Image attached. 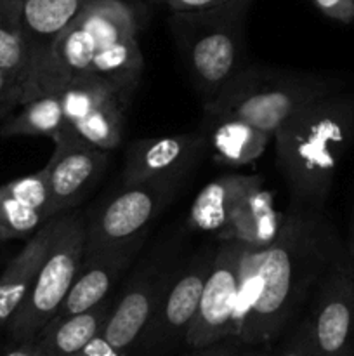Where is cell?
I'll return each instance as SVG.
<instances>
[{
    "instance_id": "3957f363",
    "label": "cell",
    "mask_w": 354,
    "mask_h": 356,
    "mask_svg": "<svg viewBox=\"0 0 354 356\" xmlns=\"http://www.w3.org/2000/svg\"><path fill=\"white\" fill-rule=\"evenodd\" d=\"M347 86L335 75L248 63L203 104V111L236 115L274 134L295 113Z\"/></svg>"
},
{
    "instance_id": "603a6c76",
    "label": "cell",
    "mask_w": 354,
    "mask_h": 356,
    "mask_svg": "<svg viewBox=\"0 0 354 356\" xmlns=\"http://www.w3.org/2000/svg\"><path fill=\"white\" fill-rule=\"evenodd\" d=\"M127 108L128 103L113 94L69 129L90 145L111 152L120 146L124 138Z\"/></svg>"
},
{
    "instance_id": "7402d4cb",
    "label": "cell",
    "mask_w": 354,
    "mask_h": 356,
    "mask_svg": "<svg viewBox=\"0 0 354 356\" xmlns=\"http://www.w3.org/2000/svg\"><path fill=\"white\" fill-rule=\"evenodd\" d=\"M19 108L2 122L0 138H47L54 143L68 129L58 94H42Z\"/></svg>"
},
{
    "instance_id": "ba28073f",
    "label": "cell",
    "mask_w": 354,
    "mask_h": 356,
    "mask_svg": "<svg viewBox=\"0 0 354 356\" xmlns=\"http://www.w3.org/2000/svg\"><path fill=\"white\" fill-rule=\"evenodd\" d=\"M215 249L201 250L176 273H170L155 315L130 356H169L184 344L196 316Z\"/></svg>"
},
{
    "instance_id": "4fadbf2b",
    "label": "cell",
    "mask_w": 354,
    "mask_h": 356,
    "mask_svg": "<svg viewBox=\"0 0 354 356\" xmlns=\"http://www.w3.org/2000/svg\"><path fill=\"white\" fill-rule=\"evenodd\" d=\"M87 2L89 0H21V30L26 54L23 103L38 96L56 42Z\"/></svg>"
},
{
    "instance_id": "8992f818",
    "label": "cell",
    "mask_w": 354,
    "mask_h": 356,
    "mask_svg": "<svg viewBox=\"0 0 354 356\" xmlns=\"http://www.w3.org/2000/svg\"><path fill=\"white\" fill-rule=\"evenodd\" d=\"M139 33L137 13L125 0H89L52 49L38 96L83 79L108 44Z\"/></svg>"
},
{
    "instance_id": "d6986e66",
    "label": "cell",
    "mask_w": 354,
    "mask_h": 356,
    "mask_svg": "<svg viewBox=\"0 0 354 356\" xmlns=\"http://www.w3.org/2000/svg\"><path fill=\"white\" fill-rule=\"evenodd\" d=\"M257 177L255 174H224L205 184L191 204L187 226L193 232L217 236L228 225L242 195Z\"/></svg>"
},
{
    "instance_id": "52a82bcc",
    "label": "cell",
    "mask_w": 354,
    "mask_h": 356,
    "mask_svg": "<svg viewBox=\"0 0 354 356\" xmlns=\"http://www.w3.org/2000/svg\"><path fill=\"white\" fill-rule=\"evenodd\" d=\"M180 181L121 184L120 190L85 219V252L142 243L149 225L179 193Z\"/></svg>"
},
{
    "instance_id": "836d02e7",
    "label": "cell",
    "mask_w": 354,
    "mask_h": 356,
    "mask_svg": "<svg viewBox=\"0 0 354 356\" xmlns=\"http://www.w3.org/2000/svg\"><path fill=\"white\" fill-rule=\"evenodd\" d=\"M273 355V344H259V346H246L243 344L238 356H271Z\"/></svg>"
},
{
    "instance_id": "f546056e",
    "label": "cell",
    "mask_w": 354,
    "mask_h": 356,
    "mask_svg": "<svg viewBox=\"0 0 354 356\" xmlns=\"http://www.w3.org/2000/svg\"><path fill=\"white\" fill-rule=\"evenodd\" d=\"M242 346H243L242 341L236 339V337H229V339L208 344V346L205 348L189 350V353L186 356H238Z\"/></svg>"
},
{
    "instance_id": "cb8c5ba5",
    "label": "cell",
    "mask_w": 354,
    "mask_h": 356,
    "mask_svg": "<svg viewBox=\"0 0 354 356\" xmlns=\"http://www.w3.org/2000/svg\"><path fill=\"white\" fill-rule=\"evenodd\" d=\"M0 68L17 76L23 86L26 73L21 0H0Z\"/></svg>"
},
{
    "instance_id": "8fae6325",
    "label": "cell",
    "mask_w": 354,
    "mask_h": 356,
    "mask_svg": "<svg viewBox=\"0 0 354 356\" xmlns=\"http://www.w3.org/2000/svg\"><path fill=\"white\" fill-rule=\"evenodd\" d=\"M108 153L87 143L69 127L56 139L52 156L44 165L51 184L54 218L75 211L99 183L108 167Z\"/></svg>"
},
{
    "instance_id": "4dcf8cb0",
    "label": "cell",
    "mask_w": 354,
    "mask_h": 356,
    "mask_svg": "<svg viewBox=\"0 0 354 356\" xmlns=\"http://www.w3.org/2000/svg\"><path fill=\"white\" fill-rule=\"evenodd\" d=\"M169 7L170 13H196V10L212 9L229 0H160Z\"/></svg>"
},
{
    "instance_id": "277c9868",
    "label": "cell",
    "mask_w": 354,
    "mask_h": 356,
    "mask_svg": "<svg viewBox=\"0 0 354 356\" xmlns=\"http://www.w3.org/2000/svg\"><path fill=\"white\" fill-rule=\"evenodd\" d=\"M250 6L252 0H229L212 9L170 16L179 54L203 104L248 65L245 45Z\"/></svg>"
},
{
    "instance_id": "5bb4252c",
    "label": "cell",
    "mask_w": 354,
    "mask_h": 356,
    "mask_svg": "<svg viewBox=\"0 0 354 356\" xmlns=\"http://www.w3.org/2000/svg\"><path fill=\"white\" fill-rule=\"evenodd\" d=\"M169 277L170 271L160 264H148L139 270L115 299L101 336L121 353L130 356L155 315Z\"/></svg>"
},
{
    "instance_id": "e575fe53",
    "label": "cell",
    "mask_w": 354,
    "mask_h": 356,
    "mask_svg": "<svg viewBox=\"0 0 354 356\" xmlns=\"http://www.w3.org/2000/svg\"><path fill=\"white\" fill-rule=\"evenodd\" d=\"M347 254H349V261L353 264V270H354V222H353V232H351V242L349 247H347Z\"/></svg>"
},
{
    "instance_id": "ac0fdd59",
    "label": "cell",
    "mask_w": 354,
    "mask_h": 356,
    "mask_svg": "<svg viewBox=\"0 0 354 356\" xmlns=\"http://www.w3.org/2000/svg\"><path fill=\"white\" fill-rule=\"evenodd\" d=\"M59 216L45 222L24 247L7 263L0 273V329L6 334L7 325L33 287L35 278L47 256L58 229Z\"/></svg>"
},
{
    "instance_id": "e0dca14e",
    "label": "cell",
    "mask_w": 354,
    "mask_h": 356,
    "mask_svg": "<svg viewBox=\"0 0 354 356\" xmlns=\"http://www.w3.org/2000/svg\"><path fill=\"white\" fill-rule=\"evenodd\" d=\"M283 219L285 212L278 211L273 195L264 186V177L259 176L242 195L217 240L245 247H266L278 236Z\"/></svg>"
},
{
    "instance_id": "d6a6232c",
    "label": "cell",
    "mask_w": 354,
    "mask_h": 356,
    "mask_svg": "<svg viewBox=\"0 0 354 356\" xmlns=\"http://www.w3.org/2000/svg\"><path fill=\"white\" fill-rule=\"evenodd\" d=\"M0 356H47L33 341L30 343H19V344H12V343H6L3 346L2 353Z\"/></svg>"
},
{
    "instance_id": "5b68a950",
    "label": "cell",
    "mask_w": 354,
    "mask_h": 356,
    "mask_svg": "<svg viewBox=\"0 0 354 356\" xmlns=\"http://www.w3.org/2000/svg\"><path fill=\"white\" fill-rule=\"evenodd\" d=\"M85 254V219L71 211L59 216L58 229L33 287L6 329V343H30L58 315Z\"/></svg>"
},
{
    "instance_id": "2e32d148",
    "label": "cell",
    "mask_w": 354,
    "mask_h": 356,
    "mask_svg": "<svg viewBox=\"0 0 354 356\" xmlns=\"http://www.w3.org/2000/svg\"><path fill=\"white\" fill-rule=\"evenodd\" d=\"M200 132L215 162L228 167L252 165L266 153L273 139V134L236 115L212 111H203Z\"/></svg>"
},
{
    "instance_id": "1f68e13d",
    "label": "cell",
    "mask_w": 354,
    "mask_h": 356,
    "mask_svg": "<svg viewBox=\"0 0 354 356\" xmlns=\"http://www.w3.org/2000/svg\"><path fill=\"white\" fill-rule=\"evenodd\" d=\"M76 356H127L113 346L103 336H96Z\"/></svg>"
},
{
    "instance_id": "4316f807",
    "label": "cell",
    "mask_w": 354,
    "mask_h": 356,
    "mask_svg": "<svg viewBox=\"0 0 354 356\" xmlns=\"http://www.w3.org/2000/svg\"><path fill=\"white\" fill-rule=\"evenodd\" d=\"M280 339V344L273 348L271 356H314L305 318H298L294 325L288 327Z\"/></svg>"
},
{
    "instance_id": "d4e9b609",
    "label": "cell",
    "mask_w": 354,
    "mask_h": 356,
    "mask_svg": "<svg viewBox=\"0 0 354 356\" xmlns=\"http://www.w3.org/2000/svg\"><path fill=\"white\" fill-rule=\"evenodd\" d=\"M51 219L44 212L21 204L0 188V242L28 240Z\"/></svg>"
},
{
    "instance_id": "7c38bea8",
    "label": "cell",
    "mask_w": 354,
    "mask_h": 356,
    "mask_svg": "<svg viewBox=\"0 0 354 356\" xmlns=\"http://www.w3.org/2000/svg\"><path fill=\"white\" fill-rule=\"evenodd\" d=\"M205 152L207 143L200 131L135 139L125 152L121 184L183 181Z\"/></svg>"
},
{
    "instance_id": "9a60e30c",
    "label": "cell",
    "mask_w": 354,
    "mask_h": 356,
    "mask_svg": "<svg viewBox=\"0 0 354 356\" xmlns=\"http://www.w3.org/2000/svg\"><path fill=\"white\" fill-rule=\"evenodd\" d=\"M141 245L142 243H134L124 249L94 250L83 254L78 273L54 318L87 312L104 299L111 298V291L130 266Z\"/></svg>"
},
{
    "instance_id": "8d00e7d4",
    "label": "cell",
    "mask_w": 354,
    "mask_h": 356,
    "mask_svg": "<svg viewBox=\"0 0 354 356\" xmlns=\"http://www.w3.org/2000/svg\"><path fill=\"white\" fill-rule=\"evenodd\" d=\"M153 2H160V0H153Z\"/></svg>"
},
{
    "instance_id": "9c48e42d",
    "label": "cell",
    "mask_w": 354,
    "mask_h": 356,
    "mask_svg": "<svg viewBox=\"0 0 354 356\" xmlns=\"http://www.w3.org/2000/svg\"><path fill=\"white\" fill-rule=\"evenodd\" d=\"M304 318L314 356H354V270L347 249L328 264Z\"/></svg>"
},
{
    "instance_id": "30bf717a",
    "label": "cell",
    "mask_w": 354,
    "mask_h": 356,
    "mask_svg": "<svg viewBox=\"0 0 354 356\" xmlns=\"http://www.w3.org/2000/svg\"><path fill=\"white\" fill-rule=\"evenodd\" d=\"M242 252L243 245L239 243L219 242L196 316L184 341L189 350L238 336V275Z\"/></svg>"
},
{
    "instance_id": "d590c367",
    "label": "cell",
    "mask_w": 354,
    "mask_h": 356,
    "mask_svg": "<svg viewBox=\"0 0 354 356\" xmlns=\"http://www.w3.org/2000/svg\"><path fill=\"white\" fill-rule=\"evenodd\" d=\"M3 337H6V334H3V330L0 329V353H2L3 346H6V343H3Z\"/></svg>"
},
{
    "instance_id": "7a4b0ae2",
    "label": "cell",
    "mask_w": 354,
    "mask_h": 356,
    "mask_svg": "<svg viewBox=\"0 0 354 356\" xmlns=\"http://www.w3.org/2000/svg\"><path fill=\"white\" fill-rule=\"evenodd\" d=\"M290 209L325 211L340 163L354 145V90L328 94L273 134Z\"/></svg>"
},
{
    "instance_id": "f1b7e54d",
    "label": "cell",
    "mask_w": 354,
    "mask_h": 356,
    "mask_svg": "<svg viewBox=\"0 0 354 356\" xmlns=\"http://www.w3.org/2000/svg\"><path fill=\"white\" fill-rule=\"evenodd\" d=\"M311 2L328 19L340 24L354 23V0H311Z\"/></svg>"
},
{
    "instance_id": "6da1fadb",
    "label": "cell",
    "mask_w": 354,
    "mask_h": 356,
    "mask_svg": "<svg viewBox=\"0 0 354 356\" xmlns=\"http://www.w3.org/2000/svg\"><path fill=\"white\" fill-rule=\"evenodd\" d=\"M346 250L325 211L288 209L276 238L243 245L238 275V336L273 344L298 320L333 257Z\"/></svg>"
},
{
    "instance_id": "484cf974",
    "label": "cell",
    "mask_w": 354,
    "mask_h": 356,
    "mask_svg": "<svg viewBox=\"0 0 354 356\" xmlns=\"http://www.w3.org/2000/svg\"><path fill=\"white\" fill-rule=\"evenodd\" d=\"M3 191L19 200L21 204L28 205L31 209L44 212L47 219H54L52 216V195H51V184H49L47 170L42 167L37 172L26 174V176L16 177V179L9 181V183L2 184ZM58 218V216H56Z\"/></svg>"
},
{
    "instance_id": "ffe728a7",
    "label": "cell",
    "mask_w": 354,
    "mask_h": 356,
    "mask_svg": "<svg viewBox=\"0 0 354 356\" xmlns=\"http://www.w3.org/2000/svg\"><path fill=\"white\" fill-rule=\"evenodd\" d=\"M113 305L115 298H108L87 312L52 318L33 343L47 356H76L94 337L99 336Z\"/></svg>"
},
{
    "instance_id": "83f0119b",
    "label": "cell",
    "mask_w": 354,
    "mask_h": 356,
    "mask_svg": "<svg viewBox=\"0 0 354 356\" xmlns=\"http://www.w3.org/2000/svg\"><path fill=\"white\" fill-rule=\"evenodd\" d=\"M23 104V86L19 79L0 68V124L14 108Z\"/></svg>"
},
{
    "instance_id": "44dd1931",
    "label": "cell",
    "mask_w": 354,
    "mask_h": 356,
    "mask_svg": "<svg viewBox=\"0 0 354 356\" xmlns=\"http://www.w3.org/2000/svg\"><path fill=\"white\" fill-rule=\"evenodd\" d=\"M142 52L137 35L124 37L101 49L92 59L87 76L103 82L118 94L125 103H130L141 80Z\"/></svg>"
}]
</instances>
